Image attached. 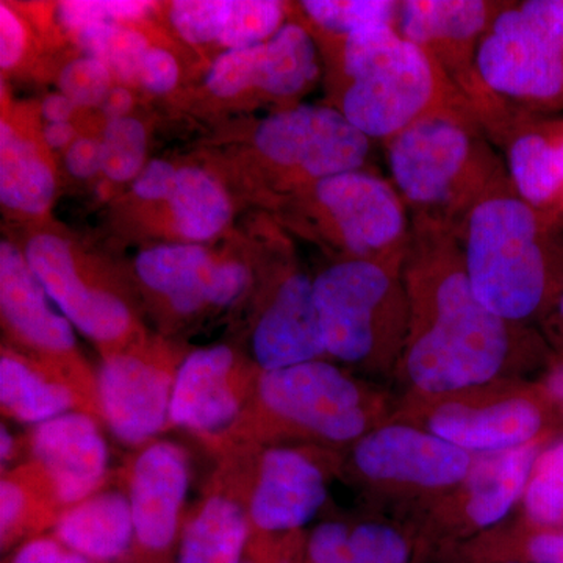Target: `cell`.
<instances>
[{"mask_svg":"<svg viewBox=\"0 0 563 563\" xmlns=\"http://www.w3.org/2000/svg\"><path fill=\"white\" fill-rule=\"evenodd\" d=\"M113 74L99 58L80 57L68 63L62 70L58 87L60 92L77 107H101L111 90Z\"/></svg>","mask_w":563,"mask_h":563,"instance_id":"74e56055","label":"cell"},{"mask_svg":"<svg viewBox=\"0 0 563 563\" xmlns=\"http://www.w3.org/2000/svg\"><path fill=\"white\" fill-rule=\"evenodd\" d=\"M477 68L517 109H563V0L506 2L481 40Z\"/></svg>","mask_w":563,"mask_h":563,"instance_id":"ba28073f","label":"cell"},{"mask_svg":"<svg viewBox=\"0 0 563 563\" xmlns=\"http://www.w3.org/2000/svg\"><path fill=\"white\" fill-rule=\"evenodd\" d=\"M7 563H91L54 536H40L18 547Z\"/></svg>","mask_w":563,"mask_h":563,"instance_id":"ab89813d","label":"cell"},{"mask_svg":"<svg viewBox=\"0 0 563 563\" xmlns=\"http://www.w3.org/2000/svg\"><path fill=\"white\" fill-rule=\"evenodd\" d=\"M133 107L132 91L125 87H113L101 103L103 117L109 121L128 118Z\"/></svg>","mask_w":563,"mask_h":563,"instance_id":"bcb514c9","label":"cell"},{"mask_svg":"<svg viewBox=\"0 0 563 563\" xmlns=\"http://www.w3.org/2000/svg\"><path fill=\"white\" fill-rule=\"evenodd\" d=\"M174 228L188 243H203L224 231L232 203L220 181L196 166L177 169L168 201Z\"/></svg>","mask_w":563,"mask_h":563,"instance_id":"4dcf8cb0","label":"cell"},{"mask_svg":"<svg viewBox=\"0 0 563 563\" xmlns=\"http://www.w3.org/2000/svg\"><path fill=\"white\" fill-rule=\"evenodd\" d=\"M523 503L533 525L543 528L563 525V439L540 453Z\"/></svg>","mask_w":563,"mask_h":563,"instance_id":"e575fe53","label":"cell"},{"mask_svg":"<svg viewBox=\"0 0 563 563\" xmlns=\"http://www.w3.org/2000/svg\"><path fill=\"white\" fill-rule=\"evenodd\" d=\"M66 169L76 179H90L102 173L101 141L92 139H76L66 150Z\"/></svg>","mask_w":563,"mask_h":563,"instance_id":"7bdbcfd3","label":"cell"},{"mask_svg":"<svg viewBox=\"0 0 563 563\" xmlns=\"http://www.w3.org/2000/svg\"><path fill=\"white\" fill-rule=\"evenodd\" d=\"M57 192V180L38 147L9 121L0 122V202L25 214L44 213Z\"/></svg>","mask_w":563,"mask_h":563,"instance_id":"f1b7e54d","label":"cell"},{"mask_svg":"<svg viewBox=\"0 0 563 563\" xmlns=\"http://www.w3.org/2000/svg\"><path fill=\"white\" fill-rule=\"evenodd\" d=\"M254 146L295 198L317 181L363 169L372 140L335 107L296 106L258 122Z\"/></svg>","mask_w":563,"mask_h":563,"instance_id":"7c38bea8","label":"cell"},{"mask_svg":"<svg viewBox=\"0 0 563 563\" xmlns=\"http://www.w3.org/2000/svg\"><path fill=\"white\" fill-rule=\"evenodd\" d=\"M285 18L284 3L274 0H220L214 43L225 51L257 46L287 24Z\"/></svg>","mask_w":563,"mask_h":563,"instance_id":"1f68e13d","label":"cell"},{"mask_svg":"<svg viewBox=\"0 0 563 563\" xmlns=\"http://www.w3.org/2000/svg\"><path fill=\"white\" fill-rule=\"evenodd\" d=\"M310 446L255 448L250 498L252 536L299 531L324 506L329 485L325 455Z\"/></svg>","mask_w":563,"mask_h":563,"instance_id":"ac0fdd59","label":"cell"},{"mask_svg":"<svg viewBox=\"0 0 563 563\" xmlns=\"http://www.w3.org/2000/svg\"><path fill=\"white\" fill-rule=\"evenodd\" d=\"M428 431L470 454H496L536 443L543 431L542 407L521 395L487 401H444L428 417Z\"/></svg>","mask_w":563,"mask_h":563,"instance_id":"603a6c76","label":"cell"},{"mask_svg":"<svg viewBox=\"0 0 563 563\" xmlns=\"http://www.w3.org/2000/svg\"><path fill=\"white\" fill-rule=\"evenodd\" d=\"M77 43L90 57L106 63L125 85L140 84V70L144 55L150 51L146 36L135 29L117 22L92 25L76 33Z\"/></svg>","mask_w":563,"mask_h":563,"instance_id":"d6a6232c","label":"cell"},{"mask_svg":"<svg viewBox=\"0 0 563 563\" xmlns=\"http://www.w3.org/2000/svg\"><path fill=\"white\" fill-rule=\"evenodd\" d=\"M103 428L91 415L69 412L25 432L29 459L47 473L68 509L113 483Z\"/></svg>","mask_w":563,"mask_h":563,"instance_id":"44dd1931","label":"cell"},{"mask_svg":"<svg viewBox=\"0 0 563 563\" xmlns=\"http://www.w3.org/2000/svg\"><path fill=\"white\" fill-rule=\"evenodd\" d=\"M188 352L144 335L103 355L96 372L103 424L122 446L136 451L169 431L174 388Z\"/></svg>","mask_w":563,"mask_h":563,"instance_id":"8fae6325","label":"cell"},{"mask_svg":"<svg viewBox=\"0 0 563 563\" xmlns=\"http://www.w3.org/2000/svg\"><path fill=\"white\" fill-rule=\"evenodd\" d=\"M402 268L409 298L404 373L418 391L457 395L498 379L514 351V328L477 301L459 233L421 218Z\"/></svg>","mask_w":563,"mask_h":563,"instance_id":"6da1fadb","label":"cell"},{"mask_svg":"<svg viewBox=\"0 0 563 563\" xmlns=\"http://www.w3.org/2000/svg\"><path fill=\"white\" fill-rule=\"evenodd\" d=\"M369 396L328 358L261 374L254 398L214 457L235 448L354 444L373 428Z\"/></svg>","mask_w":563,"mask_h":563,"instance_id":"5b68a950","label":"cell"},{"mask_svg":"<svg viewBox=\"0 0 563 563\" xmlns=\"http://www.w3.org/2000/svg\"><path fill=\"white\" fill-rule=\"evenodd\" d=\"M401 2L395 0H303L301 10L318 31L344 36L374 24H398Z\"/></svg>","mask_w":563,"mask_h":563,"instance_id":"836d02e7","label":"cell"},{"mask_svg":"<svg viewBox=\"0 0 563 563\" xmlns=\"http://www.w3.org/2000/svg\"><path fill=\"white\" fill-rule=\"evenodd\" d=\"M77 106L63 92L47 96L41 103V113L47 122H69Z\"/></svg>","mask_w":563,"mask_h":563,"instance_id":"7dc6e473","label":"cell"},{"mask_svg":"<svg viewBox=\"0 0 563 563\" xmlns=\"http://www.w3.org/2000/svg\"><path fill=\"white\" fill-rule=\"evenodd\" d=\"M0 410L3 420L31 428L60 415L88 413L79 393L62 376L7 344L0 352Z\"/></svg>","mask_w":563,"mask_h":563,"instance_id":"484cf974","label":"cell"},{"mask_svg":"<svg viewBox=\"0 0 563 563\" xmlns=\"http://www.w3.org/2000/svg\"><path fill=\"white\" fill-rule=\"evenodd\" d=\"M312 563H407L409 544L387 525L325 521L307 543Z\"/></svg>","mask_w":563,"mask_h":563,"instance_id":"f546056e","label":"cell"},{"mask_svg":"<svg viewBox=\"0 0 563 563\" xmlns=\"http://www.w3.org/2000/svg\"><path fill=\"white\" fill-rule=\"evenodd\" d=\"M177 169L172 163L152 161L144 166L143 172L133 180L132 190L141 201H168L169 192L176 180Z\"/></svg>","mask_w":563,"mask_h":563,"instance_id":"60d3db41","label":"cell"},{"mask_svg":"<svg viewBox=\"0 0 563 563\" xmlns=\"http://www.w3.org/2000/svg\"><path fill=\"white\" fill-rule=\"evenodd\" d=\"M43 139L51 150H65L76 141V129L70 122H47L43 131Z\"/></svg>","mask_w":563,"mask_h":563,"instance_id":"c3c4849f","label":"cell"},{"mask_svg":"<svg viewBox=\"0 0 563 563\" xmlns=\"http://www.w3.org/2000/svg\"><path fill=\"white\" fill-rule=\"evenodd\" d=\"M117 481L132 507V559L165 563L177 555L188 512L191 457L180 443L157 439L132 451Z\"/></svg>","mask_w":563,"mask_h":563,"instance_id":"5bb4252c","label":"cell"},{"mask_svg":"<svg viewBox=\"0 0 563 563\" xmlns=\"http://www.w3.org/2000/svg\"><path fill=\"white\" fill-rule=\"evenodd\" d=\"M506 2L487 0H402L396 31L421 47L479 120L493 144H501L521 114L487 87L477 68V49Z\"/></svg>","mask_w":563,"mask_h":563,"instance_id":"9c48e42d","label":"cell"},{"mask_svg":"<svg viewBox=\"0 0 563 563\" xmlns=\"http://www.w3.org/2000/svg\"><path fill=\"white\" fill-rule=\"evenodd\" d=\"M152 10L151 2H135V0H70L58 3V21L65 25L66 31L76 35L92 25L106 24V22L140 21L146 18Z\"/></svg>","mask_w":563,"mask_h":563,"instance_id":"8d00e7d4","label":"cell"},{"mask_svg":"<svg viewBox=\"0 0 563 563\" xmlns=\"http://www.w3.org/2000/svg\"><path fill=\"white\" fill-rule=\"evenodd\" d=\"M135 274L174 325L236 306L252 285L251 269L244 263L217 261L196 243L158 244L140 252Z\"/></svg>","mask_w":563,"mask_h":563,"instance_id":"2e32d148","label":"cell"},{"mask_svg":"<svg viewBox=\"0 0 563 563\" xmlns=\"http://www.w3.org/2000/svg\"><path fill=\"white\" fill-rule=\"evenodd\" d=\"M179 81V63L172 52L150 47L140 70V85L152 95H168Z\"/></svg>","mask_w":563,"mask_h":563,"instance_id":"f35d334b","label":"cell"},{"mask_svg":"<svg viewBox=\"0 0 563 563\" xmlns=\"http://www.w3.org/2000/svg\"><path fill=\"white\" fill-rule=\"evenodd\" d=\"M320 74V49L313 33L298 22H287L265 43L222 52L210 66L206 84L218 98L257 90L269 98L295 99L309 90Z\"/></svg>","mask_w":563,"mask_h":563,"instance_id":"ffe728a7","label":"cell"},{"mask_svg":"<svg viewBox=\"0 0 563 563\" xmlns=\"http://www.w3.org/2000/svg\"><path fill=\"white\" fill-rule=\"evenodd\" d=\"M544 391L563 412V362L548 374L544 379Z\"/></svg>","mask_w":563,"mask_h":563,"instance_id":"681fc988","label":"cell"},{"mask_svg":"<svg viewBox=\"0 0 563 563\" xmlns=\"http://www.w3.org/2000/svg\"><path fill=\"white\" fill-rule=\"evenodd\" d=\"M101 150L102 173L111 181L135 180L146 166L147 133L143 122L132 117L107 122Z\"/></svg>","mask_w":563,"mask_h":563,"instance_id":"d590c367","label":"cell"},{"mask_svg":"<svg viewBox=\"0 0 563 563\" xmlns=\"http://www.w3.org/2000/svg\"><path fill=\"white\" fill-rule=\"evenodd\" d=\"M25 51V29L18 14L0 3V68L11 70L20 65Z\"/></svg>","mask_w":563,"mask_h":563,"instance_id":"b9f144b4","label":"cell"},{"mask_svg":"<svg viewBox=\"0 0 563 563\" xmlns=\"http://www.w3.org/2000/svg\"><path fill=\"white\" fill-rule=\"evenodd\" d=\"M540 453L542 448L536 442L474 461L465 481V512L473 525L490 528L507 517L523 498Z\"/></svg>","mask_w":563,"mask_h":563,"instance_id":"83f0119b","label":"cell"},{"mask_svg":"<svg viewBox=\"0 0 563 563\" xmlns=\"http://www.w3.org/2000/svg\"><path fill=\"white\" fill-rule=\"evenodd\" d=\"M261 369L231 344L188 352L177 376L169 429L191 433L217 454L254 398Z\"/></svg>","mask_w":563,"mask_h":563,"instance_id":"9a60e30c","label":"cell"},{"mask_svg":"<svg viewBox=\"0 0 563 563\" xmlns=\"http://www.w3.org/2000/svg\"><path fill=\"white\" fill-rule=\"evenodd\" d=\"M536 563H563V532H543L529 543Z\"/></svg>","mask_w":563,"mask_h":563,"instance_id":"f6af8a7d","label":"cell"},{"mask_svg":"<svg viewBox=\"0 0 563 563\" xmlns=\"http://www.w3.org/2000/svg\"><path fill=\"white\" fill-rule=\"evenodd\" d=\"M490 141L465 111L429 114L388 140L393 185L410 218L444 225L462 239L474 207L514 187Z\"/></svg>","mask_w":563,"mask_h":563,"instance_id":"3957f363","label":"cell"},{"mask_svg":"<svg viewBox=\"0 0 563 563\" xmlns=\"http://www.w3.org/2000/svg\"><path fill=\"white\" fill-rule=\"evenodd\" d=\"M24 254L52 301L77 332L95 343L101 357L146 335L120 285L81 263L60 235L33 236Z\"/></svg>","mask_w":563,"mask_h":563,"instance_id":"4fadbf2b","label":"cell"},{"mask_svg":"<svg viewBox=\"0 0 563 563\" xmlns=\"http://www.w3.org/2000/svg\"><path fill=\"white\" fill-rule=\"evenodd\" d=\"M558 224L514 187L474 207L462 233L463 258L474 296L485 309L517 325L550 313L563 291Z\"/></svg>","mask_w":563,"mask_h":563,"instance_id":"7a4b0ae2","label":"cell"},{"mask_svg":"<svg viewBox=\"0 0 563 563\" xmlns=\"http://www.w3.org/2000/svg\"><path fill=\"white\" fill-rule=\"evenodd\" d=\"M243 563H273L269 562V559H266L265 553L262 551L261 544L255 542L251 536L250 547H247L246 558H244ZM282 563V562H279Z\"/></svg>","mask_w":563,"mask_h":563,"instance_id":"816d5d0a","label":"cell"},{"mask_svg":"<svg viewBox=\"0 0 563 563\" xmlns=\"http://www.w3.org/2000/svg\"><path fill=\"white\" fill-rule=\"evenodd\" d=\"M0 314L7 346L73 385L87 412L103 424L98 373L81 355L76 329L44 290L24 251L10 242L0 244Z\"/></svg>","mask_w":563,"mask_h":563,"instance_id":"30bf717a","label":"cell"},{"mask_svg":"<svg viewBox=\"0 0 563 563\" xmlns=\"http://www.w3.org/2000/svg\"><path fill=\"white\" fill-rule=\"evenodd\" d=\"M52 536L91 563H114L133 551L132 507L120 483L63 512Z\"/></svg>","mask_w":563,"mask_h":563,"instance_id":"d4e9b609","label":"cell"},{"mask_svg":"<svg viewBox=\"0 0 563 563\" xmlns=\"http://www.w3.org/2000/svg\"><path fill=\"white\" fill-rule=\"evenodd\" d=\"M355 472L374 484L443 490L463 484L473 454L428 429L409 424L374 428L352 446Z\"/></svg>","mask_w":563,"mask_h":563,"instance_id":"d6986e66","label":"cell"},{"mask_svg":"<svg viewBox=\"0 0 563 563\" xmlns=\"http://www.w3.org/2000/svg\"><path fill=\"white\" fill-rule=\"evenodd\" d=\"M313 280L302 272L284 274L263 301L252 325L250 355L262 373L329 358Z\"/></svg>","mask_w":563,"mask_h":563,"instance_id":"7402d4cb","label":"cell"},{"mask_svg":"<svg viewBox=\"0 0 563 563\" xmlns=\"http://www.w3.org/2000/svg\"><path fill=\"white\" fill-rule=\"evenodd\" d=\"M68 507L47 473L29 459L0 477L2 551L52 531Z\"/></svg>","mask_w":563,"mask_h":563,"instance_id":"4316f807","label":"cell"},{"mask_svg":"<svg viewBox=\"0 0 563 563\" xmlns=\"http://www.w3.org/2000/svg\"><path fill=\"white\" fill-rule=\"evenodd\" d=\"M255 448L217 457V468L188 512L176 563H243L252 528L250 498Z\"/></svg>","mask_w":563,"mask_h":563,"instance_id":"e0dca14e","label":"cell"},{"mask_svg":"<svg viewBox=\"0 0 563 563\" xmlns=\"http://www.w3.org/2000/svg\"><path fill=\"white\" fill-rule=\"evenodd\" d=\"M313 288L328 357L369 369L401 361L409 331L402 273L339 261L314 277Z\"/></svg>","mask_w":563,"mask_h":563,"instance_id":"8992f818","label":"cell"},{"mask_svg":"<svg viewBox=\"0 0 563 563\" xmlns=\"http://www.w3.org/2000/svg\"><path fill=\"white\" fill-rule=\"evenodd\" d=\"M29 461L27 435L10 431L7 421L0 426V466L2 473L10 472L14 466Z\"/></svg>","mask_w":563,"mask_h":563,"instance_id":"ee69618b","label":"cell"},{"mask_svg":"<svg viewBox=\"0 0 563 563\" xmlns=\"http://www.w3.org/2000/svg\"><path fill=\"white\" fill-rule=\"evenodd\" d=\"M296 220L312 228L343 261L377 263L402 273L412 220L395 185L357 169L317 181L292 198Z\"/></svg>","mask_w":563,"mask_h":563,"instance_id":"52a82bcc","label":"cell"},{"mask_svg":"<svg viewBox=\"0 0 563 563\" xmlns=\"http://www.w3.org/2000/svg\"><path fill=\"white\" fill-rule=\"evenodd\" d=\"M499 146L517 195L554 221L563 217V118L521 111Z\"/></svg>","mask_w":563,"mask_h":563,"instance_id":"cb8c5ba5","label":"cell"},{"mask_svg":"<svg viewBox=\"0 0 563 563\" xmlns=\"http://www.w3.org/2000/svg\"><path fill=\"white\" fill-rule=\"evenodd\" d=\"M331 38L339 44L343 79L335 109L369 140L387 143L429 114H474L439 65L393 25H368Z\"/></svg>","mask_w":563,"mask_h":563,"instance_id":"277c9868","label":"cell"},{"mask_svg":"<svg viewBox=\"0 0 563 563\" xmlns=\"http://www.w3.org/2000/svg\"><path fill=\"white\" fill-rule=\"evenodd\" d=\"M551 332L563 343V291L550 310Z\"/></svg>","mask_w":563,"mask_h":563,"instance_id":"f907efd6","label":"cell"}]
</instances>
